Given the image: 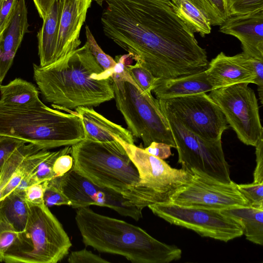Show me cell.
Listing matches in <instances>:
<instances>
[{
	"mask_svg": "<svg viewBox=\"0 0 263 263\" xmlns=\"http://www.w3.org/2000/svg\"><path fill=\"white\" fill-rule=\"evenodd\" d=\"M158 100L161 108L205 140H221L223 132L229 127L219 107L205 92Z\"/></svg>",
	"mask_w": 263,
	"mask_h": 263,
	"instance_id": "8fae6325",
	"label": "cell"
},
{
	"mask_svg": "<svg viewBox=\"0 0 263 263\" xmlns=\"http://www.w3.org/2000/svg\"><path fill=\"white\" fill-rule=\"evenodd\" d=\"M33 78L44 99L56 109L95 107L114 98L110 76L85 44L49 65L33 64Z\"/></svg>",
	"mask_w": 263,
	"mask_h": 263,
	"instance_id": "7a4b0ae2",
	"label": "cell"
},
{
	"mask_svg": "<svg viewBox=\"0 0 263 263\" xmlns=\"http://www.w3.org/2000/svg\"><path fill=\"white\" fill-rule=\"evenodd\" d=\"M51 108L42 101L28 106L0 102V137L7 136L47 149L71 146L84 139L77 112Z\"/></svg>",
	"mask_w": 263,
	"mask_h": 263,
	"instance_id": "5b68a950",
	"label": "cell"
},
{
	"mask_svg": "<svg viewBox=\"0 0 263 263\" xmlns=\"http://www.w3.org/2000/svg\"><path fill=\"white\" fill-rule=\"evenodd\" d=\"M84 133V139L108 142L115 140L134 144L132 133L122 126L108 120L92 107H79L76 109Z\"/></svg>",
	"mask_w": 263,
	"mask_h": 263,
	"instance_id": "d6986e66",
	"label": "cell"
},
{
	"mask_svg": "<svg viewBox=\"0 0 263 263\" xmlns=\"http://www.w3.org/2000/svg\"><path fill=\"white\" fill-rule=\"evenodd\" d=\"M92 0H63L55 62L78 48L79 36Z\"/></svg>",
	"mask_w": 263,
	"mask_h": 263,
	"instance_id": "2e32d148",
	"label": "cell"
},
{
	"mask_svg": "<svg viewBox=\"0 0 263 263\" xmlns=\"http://www.w3.org/2000/svg\"><path fill=\"white\" fill-rule=\"evenodd\" d=\"M17 1H2L0 6V34L8 23Z\"/></svg>",
	"mask_w": 263,
	"mask_h": 263,
	"instance_id": "f35d334b",
	"label": "cell"
},
{
	"mask_svg": "<svg viewBox=\"0 0 263 263\" xmlns=\"http://www.w3.org/2000/svg\"><path fill=\"white\" fill-rule=\"evenodd\" d=\"M119 142L137 167L143 186L162 195L166 201L168 195L188 179L190 173L182 168L171 167L135 144Z\"/></svg>",
	"mask_w": 263,
	"mask_h": 263,
	"instance_id": "5bb4252c",
	"label": "cell"
},
{
	"mask_svg": "<svg viewBox=\"0 0 263 263\" xmlns=\"http://www.w3.org/2000/svg\"><path fill=\"white\" fill-rule=\"evenodd\" d=\"M167 201L218 210L249 205L234 181H220L196 171L190 173L186 181L168 195Z\"/></svg>",
	"mask_w": 263,
	"mask_h": 263,
	"instance_id": "7c38bea8",
	"label": "cell"
},
{
	"mask_svg": "<svg viewBox=\"0 0 263 263\" xmlns=\"http://www.w3.org/2000/svg\"><path fill=\"white\" fill-rule=\"evenodd\" d=\"M39 90L32 83L16 78L5 85H0V102L16 106L35 104L41 100Z\"/></svg>",
	"mask_w": 263,
	"mask_h": 263,
	"instance_id": "cb8c5ba5",
	"label": "cell"
},
{
	"mask_svg": "<svg viewBox=\"0 0 263 263\" xmlns=\"http://www.w3.org/2000/svg\"><path fill=\"white\" fill-rule=\"evenodd\" d=\"M148 207L170 223L192 230L203 237L227 242L243 235L239 224L220 210L179 205L168 201Z\"/></svg>",
	"mask_w": 263,
	"mask_h": 263,
	"instance_id": "30bf717a",
	"label": "cell"
},
{
	"mask_svg": "<svg viewBox=\"0 0 263 263\" xmlns=\"http://www.w3.org/2000/svg\"><path fill=\"white\" fill-rule=\"evenodd\" d=\"M29 204L25 229L4 254L7 263H57L72 246L62 225L44 203Z\"/></svg>",
	"mask_w": 263,
	"mask_h": 263,
	"instance_id": "52a82bcc",
	"label": "cell"
},
{
	"mask_svg": "<svg viewBox=\"0 0 263 263\" xmlns=\"http://www.w3.org/2000/svg\"><path fill=\"white\" fill-rule=\"evenodd\" d=\"M171 147L170 145L165 143L153 142L144 149L147 153L164 160L168 158L172 155Z\"/></svg>",
	"mask_w": 263,
	"mask_h": 263,
	"instance_id": "60d3db41",
	"label": "cell"
},
{
	"mask_svg": "<svg viewBox=\"0 0 263 263\" xmlns=\"http://www.w3.org/2000/svg\"><path fill=\"white\" fill-rule=\"evenodd\" d=\"M69 154H63L55 160L53 171L55 177H61L67 173L73 167V159Z\"/></svg>",
	"mask_w": 263,
	"mask_h": 263,
	"instance_id": "74e56055",
	"label": "cell"
},
{
	"mask_svg": "<svg viewBox=\"0 0 263 263\" xmlns=\"http://www.w3.org/2000/svg\"><path fill=\"white\" fill-rule=\"evenodd\" d=\"M237 186L249 205L263 209V182L237 184Z\"/></svg>",
	"mask_w": 263,
	"mask_h": 263,
	"instance_id": "1f68e13d",
	"label": "cell"
},
{
	"mask_svg": "<svg viewBox=\"0 0 263 263\" xmlns=\"http://www.w3.org/2000/svg\"><path fill=\"white\" fill-rule=\"evenodd\" d=\"M209 96L223 114L238 138L247 145L255 146L263 135L258 100L246 83L211 90Z\"/></svg>",
	"mask_w": 263,
	"mask_h": 263,
	"instance_id": "9c48e42d",
	"label": "cell"
},
{
	"mask_svg": "<svg viewBox=\"0 0 263 263\" xmlns=\"http://www.w3.org/2000/svg\"><path fill=\"white\" fill-rule=\"evenodd\" d=\"M17 233L9 224L0 220V262L4 254L15 240Z\"/></svg>",
	"mask_w": 263,
	"mask_h": 263,
	"instance_id": "e575fe53",
	"label": "cell"
},
{
	"mask_svg": "<svg viewBox=\"0 0 263 263\" xmlns=\"http://www.w3.org/2000/svg\"><path fill=\"white\" fill-rule=\"evenodd\" d=\"M85 30L86 43L96 61L104 71L112 73L117 64L116 60L102 50L97 43L88 26H86Z\"/></svg>",
	"mask_w": 263,
	"mask_h": 263,
	"instance_id": "f1b7e54d",
	"label": "cell"
},
{
	"mask_svg": "<svg viewBox=\"0 0 263 263\" xmlns=\"http://www.w3.org/2000/svg\"><path fill=\"white\" fill-rule=\"evenodd\" d=\"M71 151V146H66L59 151L50 152L32 173L31 179L34 183H43L55 178L53 171L55 160L62 154H70Z\"/></svg>",
	"mask_w": 263,
	"mask_h": 263,
	"instance_id": "83f0119b",
	"label": "cell"
},
{
	"mask_svg": "<svg viewBox=\"0 0 263 263\" xmlns=\"http://www.w3.org/2000/svg\"><path fill=\"white\" fill-rule=\"evenodd\" d=\"M127 54L116 57V65L110 78L116 106L128 130L142 140L144 147L153 142H163L176 148L167 120L159 100L144 91L126 69Z\"/></svg>",
	"mask_w": 263,
	"mask_h": 263,
	"instance_id": "8992f818",
	"label": "cell"
},
{
	"mask_svg": "<svg viewBox=\"0 0 263 263\" xmlns=\"http://www.w3.org/2000/svg\"><path fill=\"white\" fill-rule=\"evenodd\" d=\"M63 0H55L43 20L38 32V54L40 66L49 65L55 62V56Z\"/></svg>",
	"mask_w": 263,
	"mask_h": 263,
	"instance_id": "44dd1931",
	"label": "cell"
},
{
	"mask_svg": "<svg viewBox=\"0 0 263 263\" xmlns=\"http://www.w3.org/2000/svg\"><path fill=\"white\" fill-rule=\"evenodd\" d=\"M227 3L230 16L263 9V0H227Z\"/></svg>",
	"mask_w": 263,
	"mask_h": 263,
	"instance_id": "d6a6232c",
	"label": "cell"
},
{
	"mask_svg": "<svg viewBox=\"0 0 263 263\" xmlns=\"http://www.w3.org/2000/svg\"><path fill=\"white\" fill-rule=\"evenodd\" d=\"M45 183H34L27 187L24 191V197L29 203L34 204L44 202V192Z\"/></svg>",
	"mask_w": 263,
	"mask_h": 263,
	"instance_id": "8d00e7d4",
	"label": "cell"
},
{
	"mask_svg": "<svg viewBox=\"0 0 263 263\" xmlns=\"http://www.w3.org/2000/svg\"><path fill=\"white\" fill-rule=\"evenodd\" d=\"M44 202L49 207L57 205L71 206V202L59 187L56 178L45 181Z\"/></svg>",
	"mask_w": 263,
	"mask_h": 263,
	"instance_id": "4dcf8cb0",
	"label": "cell"
},
{
	"mask_svg": "<svg viewBox=\"0 0 263 263\" xmlns=\"http://www.w3.org/2000/svg\"><path fill=\"white\" fill-rule=\"evenodd\" d=\"M171 1L177 13L193 32H198L202 37L211 33L210 22L198 8L187 0Z\"/></svg>",
	"mask_w": 263,
	"mask_h": 263,
	"instance_id": "d4e9b609",
	"label": "cell"
},
{
	"mask_svg": "<svg viewBox=\"0 0 263 263\" xmlns=\"http://www.w3.org/2000/svg\"><path fill=\"white\" fill-rule=\"evenodd\" d=\"M96 2L100 6H102L103 2L104 0H95Z\"/></svg>",
	"mask_w": 263,
	"mask_h": 263,
	"instance_id": "ee69618b",
	"label": "cell"
},
{
	"mask_svg": "<svg viewBox=\"0 0 263 263\" xmlns=\"http://www.w3.org/2000/svg\"><path fill=\"white\" fill-rule=\"evenodd\" d=\"M73 168L94 183L122 195L138 208L165 201L166 198L144 186L138 171L121 143L84 139L71 145Z\"/></svg>",
	"mask_w": 263,
	"mask_h": 263,
	"instance_id": "277c9868",
	"label": "cell"
},
{
	"mask_svg": "<svg viewBox=\"0 0 263 263\" xmlns=\"http://www.w3.org/2000/svg\"><path fill=\"white\" fill-rule=\"evenodd\" d=\"M55 178L73 208L95 205L110 208L121 215L137 221L142 217V209L115 191L94 183L78 173L73 167L64 175Z\"/></svg>",
	"mask_w": 263,
	"mask_h": 263,
	"instance_id": "4fadbf2b",
	"label": "cell"
},
{
	"mask_svg": "<svg viewBox=\"0 0 263 263\" xmlns=\"http://www.w3.org/2000/svg\"><path fill=\"white\" fill-rule=\"evenodd\" d=\"M26 143L24 141L11 137H0V173L7 159L18 147Z\"/></svg>",
	"mask_w": 263,
	"mask_h": 263,
	"instance_id": "836d02e7",
	"label": "cell"
},
{
	"mask_svg": "<svg viewBox=\"0 0 263 263\" xmlns=\"http://www.w3.org/2000/svg\"><path fill=\"white\" fill-rule=\"evenodd\" d=\"M104 34L158 80L205 70V49L171 0H104Z\"/></svg>",
	"mask_w": 263,
	"mask_h": 263,
	"instance_id": "6da1fadb",
	"label": "cell"
},
{
	"mask_svg": "<svg viewBox=\"0 0 263 263\" xmlns=\"http://www.w3.org/2000/svg\"><path fill=\"white\" fill-rule=\"evenodd\" d=\"M75 220L86 246L119 255L134 263H168L181 257L180 249L153 237L141 228L98 214L88 207L77 209Z\"/></svg>",
	"mask_w": 263,
	"mask_h": 263,
	"instance_id": "3957f363",
	"label": "cell"
},
{
	"mask_svg": "<svg viewBox=\"0 0 263 263\" xmlns=\"http://www.w3.org/2000/svg\"><path fill=\"white\" fill-rule=\"evenodd\" d=\"M41 149L40 146L26 143L17 148L5 162L0 173V200L3 190L13 173L27 156Z\"/></svg>",
	"mask_w": 263,
	"mask_h": 263,
	"instance_id": "484cf974",
	"label": "cell"
},
{
	"mask_svg": "<svg viewBox=\"0 0 263 263\" xmlns=\"http://www.w3.org/2000/svg\"><path fill=\"white\" fill-rule=\"evenodd\" d=\"M213 89L204 70L174 79H157L153 91L157 99H167L206 93Z\"/></svg>",
	"mask_w": 263,
	"mask_h": 263,
	"instance_id": "ffe728a7",
	"label": "cell"
},
{
	"mask_svg": "<svg viewBox=\"0 0 263 263\" xmlns=\"http://www.w3.org/2000/svg\"><path fill=\"white\" fill-rule=\"evenodd\" d=\"M161 109L170 127L181 168L189 173L196 171L223 182H231L230 165L224 157L221 140L203 139L187 129L167 110Z\"/></svg>",
	"mask_w": 263,
	"mask_h": 263,
	"instance_id": "ba28073f",
	"label": "cell"
},
{
	"mask_svg": "<svg viewBox=\"0 0 263 263\" xmlns=\"http://www.w3.org/2000/svg\"><path fill=\"white\" fill-rule=\"evenodd\" d=\"M205 71L214 89L239 83H254L250 58L242 52L228 56L221 52L209 63Z\"/></svg>",
	"mask_w": 263,
	"mask_h": 263,
	"instance_id": "e0dca14e",
	"label": "cell"
},
{
	"mask_svg": "<svg viewBox=\"0 0 263 263\" xmlns=\"http://www.w3.org/2000/svg\"><path fill=\"white\" fill-rule=\"evenodd\" d=\"M3 0H0V6L1 5V3H2V2Z\"/></svg>",
	"mask_w": 263,
	"mask_h": 263,
	"instance_id": "f6af8a7d",
	"label": "cell"
},
{
	"mask_svg": "<svg viewBox=\"0 0 263 263\" xmlns=\"http://www.w3.org/2000/svg\"><path fill=\"white\" fill-rule=\"evenodd\" d=\"M220 210L239 224L248 240L262 245L263 209L250 205H239Z\"/></svg>",
	"mask_w": 263,
	"mask_h": 263,
	"instance_id": "7402d4cb",
	"label": "cell"
},
{
	"mask_svg": "<svg viewBox=\"0 0 263 263\" xmlns=\"http://www.w3.org/2000/svg\"><path fill=\"white\" fill-rule=\"evenodd\" d=\"M219 31L237 38L246 56L263 60V9L229 16Z\"/></svg>",
	"mask_w": 263,
	"mask_h": 263,
	"instance_id": "9a60e30c",
	"label": "cell"
},
{
	"mask_svg": "<svg viewBox=\"0 0 263 263\" xmlns=\"http://www.w3.org/2000/svg\"><path fill=\"white\" fill-rule=\"evenodd\" d=\"M29 209L24 193L13 191L0 200V220L20 232L27 224Z\"/></svg>",
	"mask_w": 263,
	"mask_h": 263,
	"instance_id": "603a6c76",
	"label": "cell"
},
{
	"mask_svg": "<svg viewBox=\"0 0 263 263\" xmlns=\"http://www.w3.org/2000/svg\"><path fill=\"white\" fill-rule=\"evenodd\" d=\"M67 261L70 263H108L109 262L86 249L71 252L68 257Z\"/></svg>",
	"mask_w": 263,
	"mask_h": 263,
	"instance_id": "d590c367",
	"label": "cell"
},
{
	"mask_svg": "<svg viewBox=\"0 0 263 263\" xmlns=\"http://www.w3.org/2000/svg\"><path fill=\"white\" fill-rule=\"evenodd\" d=\"M255 147L256 165L253 174V182H263V135Z\"/></svg>",
	"mask_w": 263,
	"mask_h": 263,
	"instance_id": "ab89813d",
	"label": "cell"
},
{
	"mask_svg": "<svg viewBox=\"0 0 263 263\" xmlns=\"http://www.w3.org/2000/svg\"><path fill=\"white\" fill-rule=\"evenodd\" d=\"M25 0H18L12 16L0 34V85L11 67L25 34L28 32Z\"/></svg>",
	"mask_w": 263,
	"mask_h": 263,
	"instance_id": "ac0fdd59",
	"label": "cell"
},
{
	"mask_svg": "<svg viewBox=\"0 0 263 263\" xmlns=\"http://www.w3.org/2000/svg\"><path fill=\"white\" fill-rule=\"evenodd\" d=\"M40 16L44 20L55 0H33Z\"/></svg>",
	"mask_w": 263,
	"mask_h": 263,
	"instance_id": "7bdbcfd3",
	"label": "cell"
},
{
	"mask_svg": "<svg viewBox=\"0 0 263 263\" xmlns=\"http://www.w3.org/2000/svg\"><path fill=\"white\" fill-rule=\"evenodd\" d=\"M126 69L137 84L145 92L152 93L157 80L149 70L136 62L126 65Z\"/></svg>",
	"mask_w": 263,
	"mask_h": 263,
	"instance_id": "f546056e",
	"label": "cell"
},
{
	"mask_svg": "<svg viewBox=\"0 0 263 263\" xmlns=\"http://www.w3.org/2000/svg\"><path fill=\"white\" fill-rule=\"evenodd\" d=\"M201 11L211 26H220L229 16L227 0H187Z\"/></svg>",
	"mask_w": 263,
	"mask_h": 263,
	"instance_id": "4316f807",
	"label": "cell"
},
{
	"mask_svg": "<svg viewBox=\"0 0 263 263\" xmlns=\"http://www.w3.org/2000/svg\"><path fill=\"white\" fill-rule=\"evenodd\" d=\"M250 58V57H249ZM255 74L254 83L258 87L260 101L263 100V60L250 58Z\"/></svg>",
	"mask_w": 263,
	"mask_h": 263,
	"instance_id": "b9f144b4",
	"label": "cell"
}]
</instances>
